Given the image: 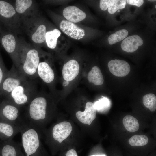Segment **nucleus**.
<instances>
[{
  "instance_id": "7",
  "label": "nucleus",
  "mask_w": 156,
  "mask_h": 156,
  "mask_svg": "<svg viewBox=\"0 0 156 156\" xmlns=\"http://www.w3.org/2000/svg\"><path fill=\"white\" fill-rule=\"evenodd\" d=\"M13 5L19 16L21 27L23 28L38 15L36 5L33 0H16Z\"/></svg>"
},
{
  "instance_id": "31",
  "label": "nucleus",
  "mask_w": 156,
  "mask_h": 156,
  "mask_svg": "<svg viewBox=\"0 0 156 156\" xmlns=\"http://www.w3.org/2000/svg\"><path fill=\"white\" fill-rule=\"evenodd\" d=\"M69 83V81H67L64 80L63 82L62 85L64 87H66L68 85Z\"/></svg>"
},
{
  "instance_id": "2",
  "label": "nucleus",
  "mask_w": 156,
  "mask_h": 156,
  "mask_svg": "<svg viewBox=\"0 0 156 156\" xmlns=\"http://www.w3.org/2000/svg\"><path fill=\"white\" fill-rule=\"evenodd\" d=\"M49 109L47 98L37 93L27 105V122L40 131L49 118Z\"/></svg>"
},
{
  "instance_id": "28",
  "label": "nucleus",
  "mask_w": 156,
  "mask_h": 156,
  "mask_svg": "<svg viewBox=\"0 0 156 156\" xmlns=\"http://www.w3.org/2000/svg\"><path fill=\"white\" fill-rule=\"evenodd\" d=\"M8 71L5 65L0 54V86Z\"/></svg>"
},
{
  "instance_id": "27",
  "label": "nucleus",
  "mask_w": 156,
  "mask_h": 156,
  "mask_svg": "<svg viewBox=\"0 0 156 156\" xmlns=\"http://www.w3.org/2000/svg\"><path fill=\"white\" fill-rule=\"evenodd\" d=\"M94 104V107L96 111L101 112L108 109L110 105L109 99L104 97H102Z\"/></svg>"
},
{
  "instance_id": "13",
  "label": "nucleus",
  "mask_w": 156,
  "mask_h": 156,
  "mask_svg": "<svg viewBox=\"0 0 156 156\" xmlns=\"http://www.w3.org/2000/svg\"><path fill=\"white\" fill-rule=\"evenodd\" d=\"M108 66L110 72L117 77H124L127 75L130 70L129 64L126 61L119 59L109 61Z\"/></svg>"
},
{
  "instance_id": "12",
  "label": "nucleus",
  "mask_w": 156,
  "mask_h": 156,
  "mask_svg": "<svg viewBox=\"0 0 156 156\" xmlns=\"http://www.w3.org/2000/svg\"><path fill=\"white\" fill-rule=\"evenodd\" d=\"M59 27L64 33L75 39H81L85 35V31L83 29L67 20H62L60 23Z\"/></svg>"
},
{
  "instance_id": "5",
  "label": "nucleus",
  "mask_w": 156,
  "mask_h": 156,
  "mask_svg": "<svg viewBox=\"0 0 156 156\" xmlns=\"http://www.w3.org/2000/svg\"><path fill=\"white\" fill-rule=\"evenodd\" d=\"M0 21L10 31H17L21 27L19 16L8 1L0 0Z\"/></svg>"
},
{
  "instance_id": "11",
  "label": "nucleus",
  "mask_w": 156,
  "mask_h": 156,
  "mask_svg": "<svg viewBox=\"0 0 156 156\" xmlns=\"http://www.w3.org/2000/svg\"><path fill=\"white\" fill-rule=\"evenodd\" d=\"M72 130L70 123L63 121L55 125L52 128L51 133L52 139L61 143L70 134Z\"/></svg>"
},
{
  "instance_id": "35",
  "label": "nucleus",
  "mask_w": 156,
  "mask_h": 156,
  "mask_svg": "<svg viewBox=\"0 0 156 156\" xmlns=\"http://www.w3.org/2000/svg\"><path fill=\"white\" fill-rule=\"evenodd\" d=\"M117 11H118V12H120V10H118Z\"/></svg>"
},
{
  "instance_id": "24",
  "label": "nucleus",
  "mask_w": 156,
  "mask_h": 156,
  "mask_svg": "<svg viewBox=\"0 0 156 156\" xmlns=\"http://www.w3.org/2000/svg\"><path fill=\"white\" fill-rule=\"evenodd\" d=\"M128 34L126 29H122L117 31L110 35L108 38L109 44L110 45L114 44L125 39Z\"/></svg>"
},
{
  "instance_id": "6",
  "label": "nucleus",
  "mask_w": 156,
  "mask_h": 156,
  "mask_svg": "<svg viewBox=\"0 0 156 156\" xmlns=\"http://www.w3.org/2000/svg\"><path fill=\"white\" fill-rule=\"evenodd\" d=\"M28 79L22 74L13 64L0 86V96L6 97L15 88Z\"/></svg>"
},
{
  "instance_id": "34",
  "label": "nucleus",
  "mask_w": 156,
  "mask_h": 156,
  "mask_svg": "<svg viewBox=\"0 0 156 156\" xmlns=\"http://www.w3.org/2000/svg\"><path fill=\"white\" fill-rule=\"evenodd\" d=\"M148 1H156V0H148Z\"/></svg>"
},
{
  "instance_id": "3",
  "label": "nucleus",
  "mask_w": 156,
  "mask_h": 156,
  "mask_svg": "<svg viewBox=\"0 0 156 156\" xmlns=\"http://www.w3.org/2000/svg\"><path fill=\"white\" fill-rule=\"evenodd\" d=\"M40 131L27 122L22 125L20 133L25 156H47L41 144Z\"/></svg>"
},
{
  "instance_id": "10",
  "label": "nucleus",
  "mask_w": 156,
  "mask_h": 156,
  "mask_svg": "<svg viewBox=\"0 0 156 156\" xmlns=\"http://www.w3.org/2000/svg\"><path fill=\"white\" fill-rule=\"evenodd\" d=\"M20 108L5 100L0 105V116L5 122L21 126L25 122L20 117Z\"/></svg>"
},
{
  "instance_id": "36",
  "label": "nucleus",
  "mask_w": 156,
  "mask_h": 156,
  "mask_svg": "<svg viewBox=\"0 0 156 156\" xmlns=\"http://www.w3.org/2000/svg\"><path fill=\"white\" fill-rule=\"evenodd\" d=\"M156 5H155V8H156Z\"/></svg>"
},
{
  "instance_id": "25",
  "label": "nucleus",
  "mask_w": 156,
  "mask_h": 156,
  "mask_svg": "<svg viewBox=\"0 0 156 156\" xmlns=\"http://www.w3.org/2000/svg\"><path fill=\"white\" fill-rule=\"evenodd\" d=\"M148 138L144 135H135L131 137L129 140V143L133 146H142L148 143Z\"/></svg>"
},
{
  "instance_id": "18",
  "label": "nucleus",
  "mask_w": 156,
  "mask_h": 156,
  "mask_svg": "<svg viewBox=\"0 0 156 156\" xmlns=\"http://www.w3.org/2000/svg\"><path fill=\"white\" fill-rule=\"evenodd\" d=\"M63 14L68 21L72 23H77L84 20L86 15L85 12L77 7L69 6L63 10Z\"/></svg>"
},
{
  "instance_id": "20",
  "label": "nucleus",
  "mask_w": 156,
  "mask_h": 156,
  "mask_svg": "<svg viewBox=\"0 0 156 156\" xmlns=\"http://www.w3.org/2000/svg\"><path fill=\"white\" fill-rule=\"evenodd\" d=\"M126 2V0H101L100 1V7L103 11L108 8L109 13L113 14L118 10L124 8Z\"/></svg>"
},
{
  "instance_id": "8",
  "label": "nucleus",
  "mask_w": 156,
  "mask_h": 156,
  "mask_svg": "<svg viewBox=\"0 0 156 156\" xmlns=\"http://www.w3.org/2000/svg\"><path fill=\"white\" fill-rule=\"evenodd\" d=\"M23 28L29 36L34 46L39 48V46L45 41L47 27L44 24L41 23L38 15Z\"/></svg>"
},
{
  "instance_id": "22",
  "label": "nucleus",
  "mask_w": 156,
  "mask_h": 156,
  "mask_svg": "<svg viewBox=\"0 0 156 156\" xmlns=\"http://www.w3.org/2000/svg\"><path fill=\"white\" fill-rule=\"evenodd\" d=\"M61 34V32L56 28L47 31L46 34L45 41L48 47L51 49L55 48L58 38Z\"/></svg>"
},
{
  "instance_id": "26",
  "label": "nucleus",
  "mask_w": 156,
  "mask_h": 156,
  "mask_svg": "<svg viewBox=\"0 0 156 156\" xmlns=\"http://www.w3.org/2000/svg\"><path fill=\"white\" fill-rule=\"evenodd\" d=\"M143 103L144 105L151 112L156 109V96L154 94L149 93L143 97Z\"/></svg>"
},
{
  "instance_id": "15",
  "label": "nucleus",
  "mask_w": 156,
  "mask_h": 156,
  "mask_svg": "<svg viewBox=\"0 0 156 156\" xmlns=\"http://www.w3.org/2000/svg\"><path fill=\"white\" fill-rule=\"evenodd\" d=\"M79 70L78 62L75 60H70L63 66L62 74L63 79L69 82L73 80L78 75Z\"/></svg>"
},
{
  "instance_id": "21",
  "label": "nucleus",
  "mask_w": 156,
  "mask_h": 156,
  "mask_svg": "<svg viewBox=\"0 0 156 156\" xmlns=\"http://www.w3.org/2000/svg\"><path fill=\"white\" fill-rule=\"evenodd\" d=\"M87 79L90 83L95 85H100L104 82V79L101 70L98 67L94 66L88 73Z\"/></svg>"
},
{
  "instance_id": "14",
  "label": "nucleus",
  "mask_w": 156,
  "mask_h": 156,
  "mask_svg": "<svg viewBox=\"0 0 156 156\" xmlns=\"http://www.w3.org/2000/svg\"><path fill=\"white\" fill-rule=\"evenodd\" d=\"M94 104L90 101L87 102L83 112L79 111L76 113V116L82 123L90 125L95 119L96 111L94 107Z\"/></svg>"
},
{
  "instance_id": "4",
  "label": "nucleus",
  "mask_w": 156,
  "mask_h": 156,
  "mask_svg": "<svg viewBox=\"0 0 156 156\" xmlns=\"http://www.w3.org/2000/svg\"><path fill=\"white\" fill-rule=\"evenodd\" d=\"M34 80L28 79L6 96V100L20 108L27 105L38 93Z\"/></svg>"
},
{
  "instance_id": "33",
  "label": "nucleus",
  "mask_w": 156,
  "mask_h": 156,
  "mask_svg": "<svg viewBox=\"0 0 156 156\" xmlns=\"http://www.w3.org/2000/svg\"><path fill=\"white\" fill-rule=\"evenodd\" d=\"M3 31L1 25V24H0V34Z\"/></svg>"
},
{
  "instance_id": "1",
  "label": "nucleus",
  "mask_w": 156,
  "mask_h": 156,
  "mask_svg": "<svg viewBox=\"0 0 156 156\" xmlns=\"http://www.w3.org/2000/svg\"><path fill=\"white\" fill-rule=\"evenodd\" d=\"M39 48L20 40L16 68L28 79L38 77L37 70L41 56Z\"/></svg>"
},
{
  "instance_id": "9",
  "label": "nucleus",
  "mask_w": 156,
  "mask_h": 156,
  "mask_svg": "<svg viewBox=\"0 0 156 156\" xmlns=\"http://www.w3.org/2000/svg\"><path fill=\"white\" fill-rule=\"evenodd\" d=\"M20 39L11 32L3 31L0 34V43L11 58L16 68L17 65V54Z\"/></svg>"
},
{
  "instance_id": "16",
  "label": "nucleus",
  "mask_w": 156,
  "mask_h": 156,
  "mask_svg": "<svg viewBox=\"0 0 156 156\" xmlns=\"http://www.w3.org/2000/svg\"><path fill=\"white\" fill-rule=\"evenodd\" d=\"M38 77H39L44 83L50 84L54 80V72L49 64L45 61L39 63L37 70Z\"/></svg>"
},
{
  "instance_id": "19",
  "label": "nucleus",
  "mask_w": 156,
  "mask_h": 156,
  "mask_svg": "<svg viewBox=\"0 0 156 156\" xmlns=\"http://www.w3.org/2000/svg\"><path fill=\"white\" fill-rule=\"evenodd\" d=\"M143 43V40L140 36L133 35L124 39L121 43V47L125 51L132 53L136 51Z\"/></svg>"
},
{
  "instance_id": "17",
  "label": "nucleus",
  "mask_w": 156,
  "mask_h": 156,
  "mask_svg": "<svg viewBox=\"0 0 156 156\" xmlns=\"http://www.w3.org/2000/svg\"><path fill=\"white\" fill-rule=\"evenodd\" d=\"M19 144L10 139L1 147L0 153L1 156H25Z\"/></svg>"
},
{
  "instance_id": "29",
  "label": "nucleus",
  "mask_w": 156,
  "mask_h": 156,
  "mask_svg": "<svg viewBox=\"0 0 156 156\" xmlns=\"http://www.w3.org/2000/svg\"><path fill=\"white\" fill-rule=\"evenodd\" d=\"M128 4L133 5L139 7L142 5L144 3L143 0H126Z\"/></svg>"
},
{
  "instance_id": "32",
  "label": "nucleus",
  "mask_w": 156,
  "mask_h": 156,
  "mask_svg": "<svg viewBox=\"0 0 156 156\" xmlns=\"http://www.w3.org/2000/svg\"><path fill=\"white\" fill-rule=\"evenodd\" d=\"M90 156H106V155L105 154H102V155H93Z\"/></svg>"
},
{
  "instance_id": "23",
  "label": "nucleus",
  "mask_w": 156,
  "mask_h": 156,
  "mask_svg": "<svg viewBox=\"0 0 156 156\" xmlns=\"http://www.w3.org/2000/svg\"><path fill=\"white\" fill-rule=\"evenodd\" d=\"M123 125L128 131L134 132L137 131L139 129V124L138 120L130 115L126 116L123 119Z\"/></svg>"
},
{
  "instance_id": "30",
  "label": "nucleus",
  "mask_w": 156,
  "mask_h": 156,
  "mask_svg": "<svg viewBox=\"0 0 156 156\" xmlns=\"http://www.w3.org/2000/svg\"><path fill=\"white\" fill-rule=\"evenodd\" d=\"M65 156H78L76 151L73 149H71L68 151Z\"/></svg>"
}]
</instances>
